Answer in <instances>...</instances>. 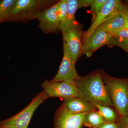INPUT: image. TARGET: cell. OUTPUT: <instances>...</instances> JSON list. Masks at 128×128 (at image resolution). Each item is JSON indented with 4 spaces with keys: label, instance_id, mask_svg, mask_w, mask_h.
<instances>
[{
    "label": "cell",
    "instance_id": "5b68a950",
    "mask_svg": "<svg viewBox=\"0 0 128 128\" xmlns=\"http://www.w3.org/2000/svg\"><path fill=\"white\" fill-rule=\"evenodd\" d=\"M63 41L65 43L70 55L76 64L83 54L82 38L84 32L82 25L75 22L62 32Z\"/></svg>",
    "mask_w": 128,
    "mask_h": 128
},
{
    "label": "cell",
    "instance_id": "7402d4cb",
    "mask_svg": "<svg viewBox=\"0 0 128 128\" xmlns=\"http://www.w3.org/2000/svg\"><path fill=\"white\" fill-rule=\"evenodd\" d=\"M116 123L118 128H128V114L124 116L118 117Z\"/></svg>",
    "mask_w": 128,
    "mask_h": 128
},
{
    "label": "cell",
    "instance_id": "ba28073f",
    "mask_svg": "<svg viewBox=\"0 0 128 128\" xmlns=\"http://www.w3.org/2000/svg\"><path fill=\"white\" fill-rule=\"evenodd\" d=\"M85 114H77L71 112L63 103L54 114V128H82Z\"/></svg>",
    "mask_w": 128,
    "mask_h": 128
},
{
    "label": "cell",
    "instance_id": "44dd1931",
    "mask_svg": "<svg viewBox=\"0 0 128 128\" xmlns=\"http://www.w3.org/2000/svg\"><path fill=\"white\" fill-rule=\"evenodd\" d=\"M112 38L118 39H128V29L122 28L111 34Z\"/></svg>",
    "mask_w": 128,
    "mask_h": 128
},
{
    "label": "cell",
    "instance_id": "7a4b0ae2",
    "mask_svg": "<svg viewBox=\"0 0 128 128\" xmlns=\"http://www.w3.org/2000/svg\"><path fill=\"white\" fill-rule=\"evenodd\" d=\"M108 94L119 116L128 114V78H118L108 75L102 70Z\"/></svg>",
    "mask_w": 128,
    "mask_h": 128
},
{
    "label": "cell",
    "instance_id": "e0dca14e",
    "mask_svg": "<svg viewBox=\"0 0 128 128\" xmlns=\"http://www.w3.org/2000/svg\"><path fill=\"white\" fill-rule=\"evenodd\" d=\"M16 0H3L0 3V24L6 22Z\"/></svg>",
    "mask_w": 128,
    "mask_h": 128
},
{
    "label": "cell",
    "instance_id": "3957f363",
    "mask_svg": "<svg viewBox=\"0 0 128 128\" xmlns=\"http://www.w3.org/2000/svg\"><path fill=\"white\" fill-rule=\"evenodd\" d=\"M54 2L48 0H16L6 22H27L36 19L42 10L53 6Z\"/></svg>",
    "mask_w": 128,
    "mask_h": 128
},
{
    "label": "cell",
    "instance_id": "6da1fadb",
    "mask_svg": "<svg viewBox=\"0 0 128 128\" xmlns=\"http://www.w3.org/2000/svg\"><path fill=\"white\" fill-rule=\"evenodd\" d=\"M75 80L78 89L77 97L92 104L114 108L104 82L102 70L86 76H79Z\"/></svg>",
    "mask_w": 128,
    "mask_h": 128
},
{
    "label": "cell",
    "instance_id": "f1b7e54d",
    "mask_svg": "<svg viewBox=\"0 0 128 128\" xmlns=\"http://www.w3.org/2000/svg\"></svg>",
    "mask_w": 128,
    "mask_h": 128
},
{
    "label": "cell",
    "instance_id": "cb8c5ba5",
    "mask_svg": "<svg viewBox=\"0 0 128 128\" xmlns=\"http://www.w3.org/2000/svg\"><path fill=\"white\" fill-rule=\"evenodd\" d=\"M92 0H78V9L90 6Z\"/></svg>",
    "mask_w": 128,
    "mask_h": 128
},
{
    "label": "cell",
    "instance_id": "2e32d148",
    "mask_svg": "<svg viewBox=\"0 0 128 128\" xmlns=\"http://www.w3.org/2000/svg\"><path fill=\"white\" fill-rule=\"evenodd\" d=\"M92 104L95 105L97 110L99 112L105 122H116L119 115L113 108L96 103Z\"/></svg>",
    "mask_w": 128,
    "mask_h": 128
},
{
    "label": "cell",
    "instance_id": "484cf974",
    "mask_svg": "<svg viewBox=\"0 0 128 128\" xmlns=\"http://www.w3.org/2000/svg\"><path fill=\"white\" fill-rule=\"evenodd\" d=\"M124 28L128 29V16H125V15H124Z\"/></svg>",
    "mask_w": 128,
    "mask_h": 128
},
{
    "label": "cell",
    "instance_id": "8992f818",
    "mask_svg": "<svg viewBox=\"0 0 128 128\" xmlns=\"http://www.w3.org/2000/svg\"><path fill=\"white\" fill-rule=\"evenodd\" d=\"M41 86L49 98H60L64 100L78 96V89L75 80L54 82L46 80L41 84Z\"/></svg>",
    "mask_w": 128,
    "mask_h": 128
},
{
    "label": "cell",
    "instance_id": "ac0fdd59",
    "mask_svg": "<svg viewBox=\"0 0 128 128\" xmlns=\"http://www.w3.org/2000/svg\"><path fill=\"white\" fill-rule=\"evenodd\" d=\"M108 0H92L90 6L91 8L92 16V22L95 19L100 13L104 6Z\"/></svg>",
    "mask_w": 128,
    "mask_h": 128
},
{
    "label": "cell",
    "instance_id": "7c38bea8",
    "mask_svg": "<svg viewBox=\"0 0 128 128\" xmlns=\"http://www.w3.org/2000/svg\"><path fill=\"white\" fill-rule=\"evenodd\" d=\"M63 103L67 109L74 114H85L97 110L94 104L78 97L64 99Z\"/></svg>",
    "mask_w": 128,
    "mask_h": 128
},
{
    "label": "cell",
    "instance_id": "d6986e66",
    "mask_svg": "<svg viewBox=\"0 0 128 128\" xmlns=\"http://www.w3.org/2000/svg\"><path fill=\"white\" fill-rule=\"evenodd\" d=\"M68 9V0H61L58 2L57 13L60 24L64 21Z\"/></svg>",
    "mask_w": 128,
    "mask_h": 128
},
{
    "label": "cell",
    "instance_id": "9c48e42d",
    "mask_svg": "<svg viewBox=\"0 0 128 128\" xmlns=\"http://www.w3.org/2000/svg\"><path fill=\"white\" fill-rule=\"evenodd\" d=\"M57 6L58 2L42 10L37 16L38 27L44 33H56L59 30L60 22L57 13Z\"/></svg>",
    "mask_w": 128,
    "mask_h": 128
},
{
    "label": "cell",
    "instance_id": "4316f807",
    "mask_svg": "<svg viewBox=\"0 0 128 128\" xmlns=\"http://www.w3.org/2000/svg\"><path fill=\"white\" fill-rule=\"evenodd\" d=\"M126 4L128 5V0L126 1Z\"/></svg>",
    "mask_w": 128,
    "mask_h": 128
},
{
    "label": "cell",
    "instance_id": "30bf717a",
    "mask_svg": "<svg viewBox=\"0 0 128 128\" xmlns=\"http://www.w3.org/2000/svg\"><path fill=\"white\" fill-rule=\"evenodd\" d=\"M64 56L58 70L55 76L50 80L54 82L66 80H76L79 75L75 68L76 64L70 55L65 43L63 41Z\"/></svg>",
    "mask_w": 128,
    "mask_h": 128
},
{
    "label": "cell",
    "instance_id": "8fae6325",
    "mask_svg": "<svg viewBox=\"0 0 128 128\" xmlns=\"http://www.w3.org/2000/svg\"><path fill=\"white\" fill-rule=\"evenodd\" d=\"M112 36L103 30L96 28L83 44V54L90 57L98 48L108 45Z\"/></svg>",
    "mask_w": 128,
    "mask_h": 128
},
{
    "label": "cell",
    "instance_id": "9a60e30c",
    "mask_svg": "<svg viewBox=\"0 0 128 128\" xmlns=\"http://www.w3.org/2000/svg\"><path fill=\"white\" fill-rule=\"evenodd\" d=\"M103 118L97 110H94L85 114L83 126L90 128H96L105 122Z\"/></svg>",
    "mask_w": 128,
    "mask_h": 128
},
{
    "label": "cell",
    "instance_id": "83f0119b",
    "mask_svg": "<svg viewBox=\"0 0 128 128\" xmlns=\"http://www.w3.org/2000/svg\"><path fill=\"white\" fill-rule=\"evenodd\" d=\"M2 1V0H0V3Z\"/></svg>",
    "mask_w": 128,
    "mask_h": 128
},
{
    "label": "cell",
    "instance_id": "52a82bcc",
    "mask_svg": "<svg viewBox=\"0 0 128 128\" xmlns=\"http://www.w3.org/2000/svg\"><path fill=\"white\" fill-rule=\"evenodd\" d=\"M122 2L119 0H108L88 30L84 32L82 44L101 24L113 16L122 12Z\"/></svg>",
    "mask_w": 128,
    "mask_h": 128
},
{
    "label": "cell",
    "instance_id": "603a6c76",
    "mask_svg": "<svg viewBox=\"0 0 128 128\" xmlns=\"http://www.w3.org/2000/svg\"><path fill=\"white\" fill-rule=\"evenodd\" d=\"M96 128H118L116 122H105Z\"/></svg>",
    "mask_w": 128,
    "mask_h": 128
},
{
    "label": "cell",
    "instance_id": "4fadbf2b",
    "mask_svg": "<svg viewBox=\"0 0 128 128\" xmlns=\"http://www.w3.org/2000/svg\"><path fill=\"white\" fill-rule=\"evenodd\" d=\"M124 16L122 12L112 17L101 24L98 29L111 34L117 30L124 28Z\"/></svg>",
    "mask_w": 128,
    "mask_h": 128
},
{
    "label": "cell",
    "instance_id": "ffe728a7",
    "mask_svg": "<svg viewBox=\"0 0 128 128\" xmlns=\"http://www.w3.org/2000/svg\"><path fill=\"white\" fill-rule=\"evenodd\" d=\"M108 46L109 47L117 46L121 48L128 54V40L118 39L112 38Z\"/></svg>",
    "mask_w": 128,
    "mask_h": 128
},
{
    "label": "cell",
    "instance_id": "5bb4252c",
    "mask_svg": "<svg viewBox=\"0 0 128 128\" xmlns=\"http://www.w3.org/2000/svg\"><path fill=\"white\" fill-rule=\"evenodd\" d=\"M68 2L67 14L60 26L59 30L62 32L76 22L75 14L78 9V0H68Z\"/></svg>",
    "mask_w": 128,
    "mask_h": 128
},
{
    "label": "cell",
    "instance_id": "d4e9b609",
    "mask_svg": "<svg viewBox=\"0 0 128 128\" xmlns=\"http://www.w3.org/2000/svg\"><path fill=\"white\" fill-rule=\"evenodd\" d=\"M123 13L125 16H128V5L123 3Z\"/></svg>",
    "mask_w": 128,
    "mask_h": 128
},
{
    "label": "cell",
    "instance_id": "277c9868",
    "mask_svg": "<svg viewBox=\"0 0 128 128\" xmlns=\"http://www.w3.org/2000/svg\"><path fill=\"white\" fill-rule=\"evenodd\" d=\"M48 98L44 90L40 92L20 112L10 118L0 121V128H28L35 110Z\"/></svg>",
    "mask_w": 128,
    "mask_h": 128
}]
</instances>
